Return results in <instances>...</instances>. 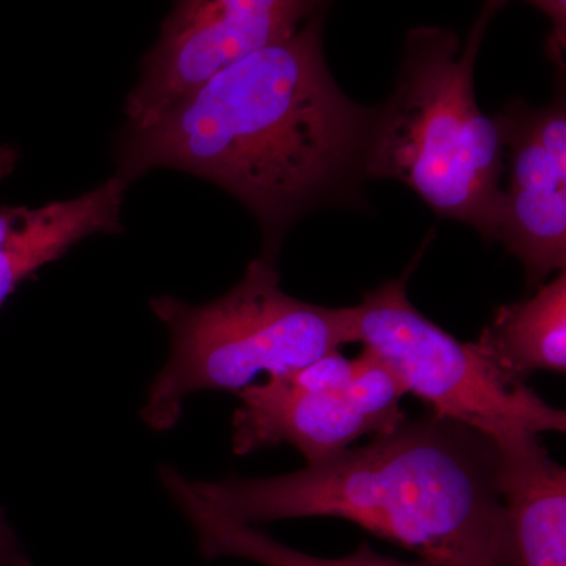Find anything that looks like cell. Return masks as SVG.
<instances>
[{
	"mask_svg": "<svg viewBox=\"0 0 566 566\" xmlns=\"http://www.w3.org/2000/svg\"><path fill=\"white\" fill-rule=\"evenodd\" d=\"M474 346L510 385H526L536 371L565 375V271L534 296L499 307Z\"/></svg>",
	"mask_w": 566,
	"mask_h": 566,
	"instance_id": "8fae6325",
	"label": "cell"
},
{
	"mask_svg": "<svg viewBox=\"0 0 566 566\" xmlns=\"http://www.w3.org/2000/svg\"><path fill=\"white\" fill-rule=\"evenodd\" d=\"M512 148V185L499 241L538 289L566 264V114L564 99L534 111L512 106L495 118Z\"/></svg>",
	"mask_w": 566,
	"mask_h": 566,
	"instance_id": "52a82bcc",
	"label": "cell"
},
{
	"mask_svg": "<svg viewBox=\"0 0 566 566\" xmlns=\"http://www.w3.org/2000/svg\"><path fill=\"white\" fill-rule=\"evenodd\" d=\"M159 479L182 515L188 517L189 524L196 532L200 553L208 560L237 557L263 566H433L420 558L406 562L382 556L376 553L367 542L360 543L352 556L342 558L311 556L282 545L259 528L238 523L232 517L211 509L193 490L192 480L186 479L172 465H161Z\"/></svg>",
	"mask_w": 566,
	"mask_h": 566,
	"instance_id": "7c38bea8",
	"label": "cell"
},
{
	"mask_svg": "<svg viewBox=\"0 0 566 566\" xmlns=\"http://www.w3.org/2000/svg\"><path fill=\"white\" fill-rule=\"evenodd\" d=\"M504 2H488L465 43L457 33L417 28L385 109L368 133L363 170L403 182L431 210L499 240L505 219L501 128L476 104L474 66L488 24Z\"/></svg>",
	"mask_w": 566,
	"mask_h": 566,
	"instance_id": "3957f363",
	"label": "cell"
},
{
	"mask_svg": "<svg viewBox=\"0 0 566 566\" xmlns=\"http://www.w3.org/2000/svg\"><path fill=\"white\" fill-rule=\"evenodd\" d=\"M318 3L301 0H182L163 22L126 98L132 132L158 125L175 106L253 52L290 39Z\"/></svg>",
	"mask_w": 566,
	"mask_h": 566,
	"instance_id": "8992f818",
	"label": "cell"
},
{
	"mask_svg": "<svg viewBox=\"0 0 566 566\" xmlns=\"http://www.w3.org/2000/svg\"><path fill=\"white\" fill-rule=\"evenodd\" d=\"M353 374L354 359H346L340 352H334L282 378L308 392H342L352 382Z\"/></svg>",
	"mask_w": 566,
	"mask_h": 566,
	"instance_id": "4fadbf2b",
	"label": "cell"
},
{
	"mask_svg": "<svg viewBox=\"0 0 566 566\" xmlns=\"http://www.w3.org/2000/svg\"><path fill=\"white\" fill-rule=\"evenodd\" d=\"M31 557L25 554L13 527L0 509V566H32Z\"/></svg>",
	"mask_w": 566,
	"mask_h": 566,
	"instance_id": "5bb4252c",
	"label": "cell"
},
{
	"mask_svg": "<svg viewBox=\"0 0 566 566\" xmlns=\"http://www.w3.org/2000/svg\"><path fill=\"white\" fill-rule=\"evenodd\" d=\"M20 153L11 145H0V181L6 180L17 169Z\"/></svg>",
	"mask_w": 566,
	"mask_h": 566,
	"instance_id": "9a60e30c",
	"label": "cell"
},
{
	"mask_svg": "<svg viewBox=\"0 0 566 566\" xmlns=\"http://www.w3.org/2000/svg\"><path fill=\"white\" fill-rule=\"evenodd\" d=\"M128 181L120 175L69 200L0 207V307L41 268L93 234L120 233Z\"/></svg>",
	"mask_w": 566,
	"mask_h": 566,
	"instance_id": "30bf717a",
	"label": "cell"
},
{
	"mask_svg": "<svg viewBox=\"0 0 566 566\" xmlns=\"http://www.w3.org/2000/svg\"><path fill=\"white\" fill-rule=\"evenodd\" d=\"M238 397L241 405L232 417L234 455L289 444L314 465L349 449L363 436L390 431L348 387L342 392H308L285 378H268Z\"/></svg>",
	"mask_w": 566,
	"mask_h": 566,
	"instance_id": "ba28073f",
	"label": "cell"
},
{
	"mask_svg": "<svg viewBox=\"0 0 566 566\" xmlns=\"http://www.w3.org/2000/svg\"><path fill=\"white\" fill-rule=\"evenodd\" d=\"M150 307L170 334L169 359L148 387L140 412L155 431L177 427L191 394H240L260 375H293L354 344L349 307H323L290 296L270 259L253 260L243 279L211 303L191 305L159 296Z\"/></svg>",
	"mask_w": 566,
	"mask_h": 566,
	"instance_id": "277c9868",
	"label": "cell"
},
{
	"mask_svg": "<svg viewBox=\"0 0 566 566\" xmlns=\"http://www.w3.org/2000/svg\"><path fill=\"white\" fill-rule=\"evenodd\" d=\"M323 17L222 71L158 125L132 132L120 175L181 170L221 186L279 237L308 205L363 167L375 114L337 87L323 54Z\"/></svg>",
	"mask_w": 566,
	"mask_h": 566,
	"instance_id": "6da1fadb",
	"label": "cell"
},
{
	"mask_svg": "<svg viewBox=\"0 0 566 566\" xmlns=\"http://www.w3.org/2000/svg\"><path fill=\"white\" fill-rule=\"evenodd\" d=\"M497 449L505 510L504 566H566V471L538 436L510 431Z\"/></svg>",
	"mask_w": 566,
	"mask_h": 566,
	"instance_id": "9c48e42d",
	"label": "cell"
},
{
	"mask_svg": "<svg viewBox=\"0 0 566 566\" xmlns=\"http://www.w3.org/2000/svg\"><path fill=\"white\" fill-rule=\"evenodd\" d=\"M415 264L349 307L354 344L359 342L379 357L403 382L406 394L423 401L433 415L486 438L510 431L564 433V409L526 385L506 382L474 344H461L417 311L408 297Z\"/></svg>",
	"mask_w": 566,
	"mask_h": 566,
	"instance_id": "5b68a950",
	"label": "cell"
},
{
	"mask_svg": "<svg viewBox=\"0 0 566 566\" xmlns=\"http://www.w3.org/2000/svg\"><path fill=\"white\" fill-rule=\"evenodd\" d=\"M494 442L430 412L292 474L192 482L238 523L340 517L433 566H504Z\"/></svg>",
	"mask_w": 566,
	"mask_h": 566,
	"instance_id": "7a4b0ae2",
	"label": "cell"
}]
</instances>
